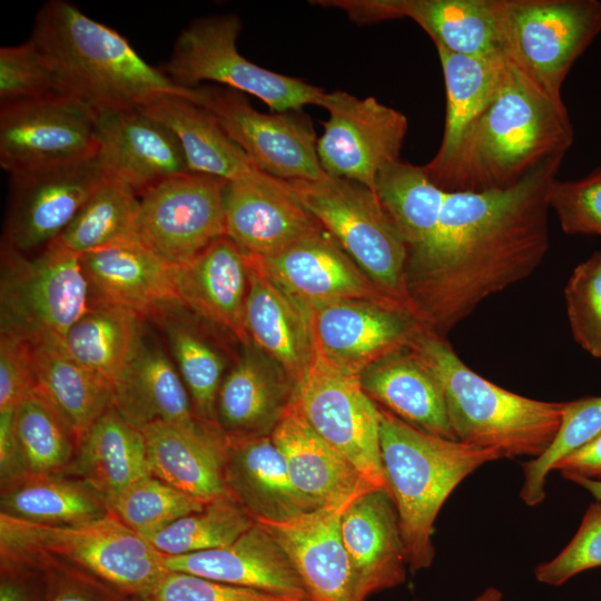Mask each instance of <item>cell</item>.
Listing matches in <instances>:
<instances>
[{"label":"cell","instance_id":"cell-1","mask_svg":"<svg viewBox=\"0 0 601 601\" xmlns=\"http://www.w3.org/2000/svg\"><path fill=\"white\" fill-rule=\"evenodd\" d=\"M563 156L504 190L447 193L431 239L410 252L407 307L445 337L483 300L529 277L550 247L548 189Z\"/></svg>","mask_w":601,"mask_h":601},{"label":"cell","instance_id":"cell-2","mask_svg":"<svg viewBox=\"0 0 601 601\" xmlns=\"http://www.w3.org/2000/svg\"><path fill=\"white\" fill-rule=\"evenodd\" d=\"M572 142L563 101L549 97L508 60L495 98L444 158L423 167L446 193L504 190L548 158L564 156Z\"/></svg>","mask_w":601,"mask_h":601},{"label":"cell","instance_id":"cell-3","mask_svg":"<svg viewBox=\"0 0 601 601\" xmlns=\"http://www.w3.org/2000/svg\"><path fill=\"white\" fill-rule=\"evenodd\" d=\"M30 38L52 65L65 96L96 115L137 108L165 93L196 101L195 88L176 85L117 30L91 19L68 0L46 2L36 16Z\"/></svg>","mask_w":601,"mask_h":601},{"label":"cell","instance_id":"cell-4","mask_svg":"<svg viewBox=\"0 0 601 601\" xmlns=\"http://www.w3.org/2000/svg\"><path fill=\"white\" fill-rule=\"evenodd\" d=\"M408 348L442 386L455 439L502 457H538L561 424L565 402L519 395L471 370L445 337L420 329Z\"/></svg>","mask_w":601,"mask_h":601},{"label":"cell","instance_id":"cell-5","mask_svg":"<svg viewBox=\"0 0 601 601\" xmlns=\"http://www.w3.org/2000/svg\"><path fill=\"white\" fill-rule=\"evenodd\" d=\"M377 408L382 466L398 514L407 566L427 569L435 555L432 535L442 505L476 469L503 457L496 450L425 433Z\"/></svg>","mask_w":601,"mask_h":601},{"label":"cell","instance_id":"cell-6","mask_svg":"<svg viewBox=\"0 0 601 601\" xmlns=\"http://www.w3.org/2000/svg\"><path fill=\"white\" fill-rule=\"evenodd\" d=\"M0 555L42 556L78 568L127 600L148 593L168 571L164 554L112 512L73 525H43L0 514Z\"/></svg>","mask_w":601,"mask_h":601},{"label":"cell","instance_id":"cell-7","mask_svg":"<svg viewBox=\"0 0 601 601\" xmlns=\"http://www.w3.org/2000/svg\"><path fill=\"white\" fill-rule=\"evenodd\" d=\"M89 307V284L79 254L56 239L35 257L3 244L0 334L61 344Z\"/></svg>","mask_w":601,"mask_h":601},{"label":"cell","instance_id":"cell-8","mask_svg":"<svg viewBox=\"0 0 601 601\" xmlns=\"http://www.w3.org/2000/svg\"><path fill=\"white\" fill-rule=\"evenodd\" d=\"M242 22L236 14L198 18L184 28L161 70L179 87L206 82L250 93L276 112L317 105L324 90L302 79L253 63L237 48Z\"/></svg>","mask_w":601,"mask_h":601},{"label":"cell","instance_id":"cell-9","mask_svg":"<svg viewBox=\"0 0 601 601\" xmlns=\"http://www.w3.org/2000/svg\"><path fill=\"white\" fill-rule=\"evenodd\" d=\"M286 184L295 199L322 224L355 264L380 288L407 307L405 274L408 247L376 195L361 184L329 176L312 181L286 180Z\"/></svg>","mask_w":601,"mask_h":601},{"label":"cell","instance_id":"cell-10","mask_svg":"<svg viewBox=\"0 0 601 601\" xmlns=\"http://www.w3.org/2000/svg\"><path fill=\"white\" fill-rule=\"evenodd\" d=\"M600 31L598 0H500L504 57L556 101H563L565 77Z\"/></svg>","mask_w":601,"mask_h":601},{"label":"cell","instance_id":"cell-11","mask_svg":"<svg viewBox=\"0 0 601 601\" xmlns=\"http://www.w3.org/2000/svg\"><path fill=\"white\" fill-rule=\"evenodd\" d=\"M196 93L195 104L214 116L264 174L282 180L327 177L318 160L312 121L299 111L263 114L243 92L217 85L196 87Z\"/></svg>","mask_w":601,"mask_h":601},{"label":"cell","instance_id":"cell-12","mask_svg":"<svg viewBox=\"0 0 601 601\" xmlns=\"http://www.w3.org/2000/svg\"><path fill=\"white\" fill-rule=\"evenodd\" d=\"M294 403L309 425L343 454L376 489H387L381 459L377 405L364 392L358 375L314 361L296 385Z\"/></svg>","mask_w":601,"mask_h":601},{"label":"cell","instance_id":"cell-13","mask_svg":"<svg viewBox=\"0 0 601 601\" xmlns=\"http://www.w3.org/2000/svg\"><path fill=\"white\" fill-rule=\"evenodd\" d=\"M317 106L328 111L317 138L321 167L329 177L361 184L375 194L378 173L400 160L407 118L374 97L361 99L341 90L324 91Z\"/></svg>","mask_w":601,"mask_h":601},{"label":"cell","instance_id":"cell-14","mask_svg":"<svg viewBox=\"0 0 601 601\" xmlns=\"http://www.w3.org/2000/svg\"><path fill=\"white\" fill-rule=\"evenodd\" d=\"M223 178L187 173L167 179L140 198L141 240L170 265L181 267L226 235Z\"/></svg>","mask_w":601,"mask_h":601},{"label":"cell","instance_id":"cell-15","mask_svg":"<svg viewBox=\"0 0 601 601\" xmlns=\"http://www.w3.org/2000/svg\"><path fill=\"white\" fill-rule=\"evenodd\" d=\"M96 114L57 96L0 109V166L12 175L51 169L96 155Z\"/></svg>","mask_w":601,"mask_h":601},{"label":"cell","instance_id":"cell-16","mask_svg":"<svg viewBox=\"0 0 601 601\" xmlns=\"http://www.w3.org/2000/svg\"><path fill=\"white\" fill-rule=\"evenodd\" d=\"M315 351L328 363L358 375L408 347L422 329L403 305L345 299L308 308Z\"/></svg>","mask_w":601,"mask_h":601},{"label":"cell","instance_id":"cell-17","mask_svg":"<svg viewBox=\"0 0 601 601\" xmlns=\"http://www.w3.org/2000/svg\"><path fill=\"white\" fill-rule=\"evenodd\" d=\"M344 11L358 24L408 18L435 48L464 56H504L500 37V0H317Z\"/></svg>","mask_w":601,"mask_h":601},{"label":"cell","instance_id":"cell-18","mask_svg":"<svg viewBox=\"0 0 601 601\" xmlns=\"http://www.w3.org/2000/svg\"><path fill=\"white\" fill-rule=\"evenodd\" d=\"M106 179L95 157L12 175L4 244L22 254L46 247L67 228Z\"/></svg>","mask_w":601,"mask_h":601},{"label":"cell","instance_id":"cell-19","mask_svg":"<svg viewBox=\"0 0 601 601\" xmlns=\"http://www.w3.org/2000/svg\"><path fill=\"white\" fill-rule=\"evenodd\" d=\"M95 130L99 168L139 197L167 179L191 173L174 132L138 107L96 115Z\"/></svg>","mask_w":601,"mask_h":601},{"label":"cell","instance_id":"cell-20","mask_svg":"<svg viewBox=\"0 0 601 601\" xmlns=\"http://www.w3.org/2000/svg\"><path fill=\"white\" fill-rule=\"evenodd\" d=\"M250 257L270 279L307 309L345 299L405 306L380 288L326 229L273 255Z\"/></svg>","mask_w":601,"mask_h":601},{"label":"cell","instance_id":"cell-21","mask_svg":"<svg viewBox=\"0 0 601 601\" xmlns=\"http://www.w3.org/2000/svg\"><path fill=\"white\" fill-rule=\"evenodd\" d=\"M226 235L247 255L266 257L325 228L289 191L266 174L227 181Z\"/></svg>","mask_w":601,"mask_h":601},{"label":"cell","instance_id":"cell-22","mask_svg":"<svg viewBox=\"0 0 601 601\" xmlns=\"http://www.w3.org/2000/svg\"><path fill=\"white\" fill-rule=\"evenodd\" d=\"M80 259L90 305L121 306L141 317L181 305L178 267L160 258L141 238L111 243L80 255Z\"/></svg>","mask_w":601,"mask_h":601},{"label":"cell","instance_id":"cell-23","mask_svg":"<svg viewBox=\"0 0 601 601\" xmlns=\"http://www.w3.org/2000/svg\"><path fill=\"white\" fill-rule=\"evenodd\" d=\"M349 503L317 508L285 522L257 523L286 553L312 601H358L341 532Z\"/></svg>","mask_w":601,"mask_h":601},{"label":"cell","instance_id":"cell-24","mask_svg":"<svg viewBox=\"0 0 601 601\" xmlns=\"http://www.w3.org/2000/svg\"><path fill=\"white\" fill-rule=\"evenodd\" d=\"M341 532L358 601L405 581L406 553L387 489L370 490L352 501L343 512Z\"/></svg>","mask_w":601,"mask_h":601},{"label":"cell","instance_id":"cell-25","mask_svg":"<svg viewBox=\"0 0 601 601\" xmlns=\"http://www.w3.org/2000/svg\"><path fill=\"white\" fill-rule=\"evenodd\" d=\"M295 383L252 342L226 372L217 403V425L227 437L270 436L289 407Z\"/></svg>","mask_w":601,"mask_h":601},{"label":"cell","instance_id":"cell-26","mask_svg":"<svg viewBox=\"0 0 601 601\" xmlns=\"http://www.w3.org/2000/svg\"><path fill=\"white\" fill-rule=\"evenodd\" d=\"M224 482L255 523L285 522L317 509L293 484L272 436H226Z\"/></svg>","mask_w":601,"mask_h":601},{"label":"cell","instance_id":"cell-27","mask_svg":"<svg viewBox=\"0 0 601 601\" xmlns=\"http://www.w3.org/2000/svg\"><path fill=\"white\" fill-rule=\"evenodd\" d=\"M164 561L168 570L286 599H309L286 553L257 523L226 546L185 555H164Z\"/></svg>","mask_w":601,"mask_h":601},{"label":"cell","instance_id":"cell-28","mask_svg":"<svg viewBox=\"0 0 601 601\" xmlns=\"http://www.w3.org/2000/svg\"><path fill=\"white\" fill-rule=\"evenodd\" d=\"M270 436L293 484L316 508L346 504L376 489L309 425L294 400Z\"/></svg>","mask_w":601,"mask_h":601},{"label":"cell","instance_id":"cell-29","mask_svg":"<svg viewBox=\"0 0 601 601\" xmlns=\"http://www.w3.org/2000/svg\"><path fill=\"white\" fill-rule=\"evenodd\" d=\"M248 285V256L227 235L178 267L181 305L230 332L243 345L250 342L245 327Z\"/></svg>","mask_w":601,"mask_h":601},{"label":"cell","instance_id":"cell-30","mask_svg":"<svg viewBox=\"0 0 601 601\" xmlns=\"http://www.w3.org/2000/svg\"><path fill=\"white\" fill-rule=\"evenodd\" d=\"M248 256L249 285L245 327L249 341L274 359L295 383L315 357L308 309L270 279Z\"/></svg>","mask_w":601,"mask_h":601},{"label":"cell","instance_id":"cell-31","mask_svg":"<svg viewBox=\"0 0 601 601\" xmlns=\"http://www.w3.org/2000/svg\"><path fill=\"white\" fill-rule=\"evenodd\" d=\"M141 432L151 474L203 502L228 494L224 482L226 436L219 428L157 422Z\"/></svg>","mask_w":601,"mask_h":601},{"label":"cell","instance_id":"cell-32","mask_svg":"<svg viewBox=\"0 0 601 601\" xmlns=\"http://www.w3.org/2000/svg\"><path fill=\"white\" fill-rule=\"evenodd\" d=\"M114 407L140 431L157 422L181 426L201 423L194 415L175 363L145 336L114 384Z\"/></svg>","mask_w":601,"mask_h":601},{"label":"cell","instance_id":"cell-33","mask_svg":"<svg viewBox=\"0 0 601 601\" xmlns=\"http://www.w3.org/2000/svg\"><path fill=\"white\" fill-rule=\"evenodd\" d=\"M359 380L376 405L425 433L456 440L441 384L408 347L372 365Z\"/></svg>","mask_w":601,"mask_h":601},{"label":"cell","instance_id":"cell-34","mask_svg":"<svg viewBox=\"0 0 601 601\" xmlns=\"http://www.w3.org/2000/svg\"><path fill=\"white\" fill-rule=\"evenodd\" d=\"M63 474L86 481L110 509L131 483L151 473L142 432L109 407L85 433Z\"/></svg>","mask_w":601,"mask_h":601},{"label":"cell","instance_id":"cell-35","mask_svg":"<svg viewBox=\"0 0 601 601\" xmlns=\"http://www.w3.org/2000/svg\"><path fill=\"white\" fill-rule=\"evenodd\" d=\"M138 108L174 132L191 173L216 176L226 181L264 174L227 136L214 116L190 99L165 93Z\"/></svg>","mask_w":601,"mask_h":601},{"label":"cell","instance_id":"cell-36","mask_svg":"<svg viewBox=\"0 0 601 601\" xmlns=\"http://www.w3.org/2000/svg\"><path fill=\"white\" fill-rule=\"evenodd\" d=\"M107 501L86 481L63 473H24L1 485L0 514L43 525H73L107 516Z\"/></svg>","mask_w":601,"mask_h":601},{"label":"cell","instance_id":"cell-37","mask_svg":"<svg viewBox=\"0 0 601 601\" xmlns=\"http://www.w3.org/2000/svg\"><path fill=\"white\" fill-rule=\"evenodd\" d=\"M36 388L75 432L79 442L114 405L112 385L73 359L60 343H30Z\"/></svg>","mask_w":601,"mask_h":601},{"label":"cell","instance_id":"cell-38","mask_svg":"<svg viewBox=\"0 0 601 601\" xmlns=\"http://www.w3.org/2000/svg\"><path fill=\"white\" fill-rule=\"evenodd\" d=\"M142 317L121 306L90 305L66 334L62 348L112 387L144 336Z\"/></svg>","mask_w":601,"mask_h":601},{"label":"cell","instance_id":"cell-39","mask_svg":"<svg viewBox=\"0 0 601 601\" xmlns=\"http://www.w3.org/2000/svg\"><path fill=\"white\" fill-rule=\"evenodd\" d=\"M446 191L436 186L423 166L396 160L377 175L375 195L408 247V254L435 233Z\"/></svg>","mask_w":601,"mask_h":601},{"label":"cell","instance_id":"cell-40","mask_svg":"<svg viewBox=\"0 0 601 601\" xmlns=\"http://www.w3.org/2000/svg\"><path fill=\"white\" fill-rule=\"evenodd\" d=\"M445 83L446 109L440 147L432 159L444 158L465 128L495 98L508 67L500 56L475 57L436 48Z\"/></svg>","mask_w":601,"mask_h":601},{"label":"cell","instance_id":"cell-41","mask_svg":"<svg viewBox=\"0 0 601 601\" xmlns=\"http://www.w3.org/2000/svg\"><path fill=\"white\" fill-rule=\"evenodd\" d=\"M176 307L164 311L157 317L188 392L195 417L203 424L218 428L216 403L226 374V359L194 325L175 313Z\"/></svg>","mask_w":601,"mask_h":601},{"label":"cell","instance_id":"cell-42","mask_svg":"<svg viewBox=\"0 0 601 601\" xmlns=\"http://www.w3.org/2000/svg\"><path fill=\"white\" fill-rule=\"evenodd\" d=\"M12 426L26 473H62L77 454L79 439L36 387L16 406Z\"/></svg>","mask_w":601,"mask_h":601},{"label":"cell","instance_id":"cell-43","mask_svg":"<svg viewBox=\"0 0 601 601\" xmlns=\"http://www.w3.org/2000/svg\"><path fill=\"white\" fill-rule=\"evenodd\" d=\"M139 216V196L107 178L56 240L82 255L111 243L140 238Z\"/></svg>","mask_w":601,"mask_h":601},{"label":"cell","instance_id":"cell-44","mask_svg":"<svg viewBox=\"0 0 601 601\" xmlns=\"http://www.w3.org/2000/svg\"><path fill=\"white\" fill-rule=\"evenodd\" d=\"M254 524L253 518L225 494L145 539L164 555H185L226 546Z\"/></svg>","mask_w":601,"mask_h":601},{"label":"cell","instance_id":"cell-45","mask_svg":"<svg viewBox=\"0 0 601 601\" xmlns=\"http://www.w3.org/2000/svg\"><path fill=\"white\" fill-rule=\"evenodd\" d=\"M600 433L601 396L565 402L561 424L548 449L522 465L521 500L528 506L540 504L545 497L546 476L554 465Z\"/></svg>","mask_w":601,"mask_h":601},{"label":"cell","instance_id":"cell-46","mask_svg":"<svg viewBox=\"0 0 601 601\" xmlns=\"http://www.w3.org/2000/svg\"><path fill=\"white\" fill-rule=\"evenodd\" d=\"M205 503L149 473L122 491L111 512L146 538L179 518L201 510Z\"/></svg>","mask_w":601,"mask_h":601},{"label":"cell","instance_id":"cell-47","mask_svg":"<svg viewBox=\"0 0 601 601\" xmlns=\"http://www.w3.org/2000/svg\"><path fill=\"white\" fill-rule=\"evenodd\" d=\"M65 96L49 59L29 38L0 48V109Z\"/></svg>","mask_w":601,"mask_h":601},{"label":"cell","instance_id":"cell-48","mask_svg":"<svg viewBox=\"0 0 601 601\" xmlns=\"http://www.w3.org/2000/svg\"><path fill=\"white\" fill-rule=\"evenodd\" d=\"M568 321L575 342L601 358V252L573 269L564 288Z\"/></svg>","mask_w":601,"mask_h":601},{"label":"cell","instance_id":"cell-49","mask_svg":"<svg viewBox=\"0 0 601 601\" xmlns=\"http://www.w3.org/2000/svg\"><path fill=\"white\" fill-rule=\"evenodd\" d=\"M548 204L565 234L601 237V166L578 180L554 178Z\"/></svg>","mask_w":601,"mask_h":601},{"label":"cell","instance_id":"cell-50","mask_svg":"<svg viewBox=\"0 0 601 601\" xmlns=\"http://www.w3.org/2000/svg\"><path fill=\"white\" fill-rule=\"evenodd\" d=\"M601 565V501L588 508L582 522L566 546L552 560L541 563L535 579L558 587L585 570Z\"/></svg>","mask_w":601,"mask_h":601},{"label":"cell","instance_id":"cell-51","mask_svg":"<svg viewBox=\"0 0 601 601\" xmlns=\"http://www.w3.org/2000/svg\"><path fill=\"white\" fill-rule=\"evenodd\" d=\"M128 601H293L269 592L168 570L145 595Z\"/></svg>","mask_w":601,"mask_h":601},{"label":"cell","instance_id":"cell-52","mask_svg":"<svg viewBox=\"0 0 601 601\" xmlns=\"http://www.w3.org/2000/svg\"><path fill=\"white\" fill-rule=\"evenodd\" d=\"M41 569L46 579L45 601H128L115 589L70 564L42 556L0 555Z\"/></svg>","mask_w":601,"mask_h":601},{"label":"cell","instance_id":"cell-53","mask_svg":"<svg viewBox=\"0 0 601 601\" xmlns=\"http://www.w3.org/2000/svg\"><path fill=\"white\" fill-rule=\"evenodd\" d=\"M36 386L31 345L21 338L0 335V412L14 411Z\"/></svg>","mask_w":601,"mask_h":601},{"label":"cell","instance_id":"cell-54","mask_svg":"<svg viewBox=\"0 0 601 601\" xmlns=\"http://www.w3.org/2000/svg\"><path fill=\"white\" fill-rule=\"evenodd\" d=\"M45 574L36 565L0 558V601H45Z\"/></svg>","mask_w":601,"mask_h":601},{"label":"cell","instance_id":"cell-55","mask_svg":"<svg viewBox=\"0 0 601 601\" xmlns=\"http://www.w3.org/2000/svg\"><path fill=\"white\" fill-rule=\"evenodd\" d=\"M553 471L569 481L578 477L601 481V433L562 457Z\"/></svg>","mask_w":601,"mask_h":601},{"label":"cell","instance_id":"cell-56","mask_svg":"<svg viewBox=\"0 0 601 601\" xmlns=\"http://www.w3.org/2000/svg\"><path fill=\"white\" fill-rule=\"evenodd\" d=\"M13 411L0 412V482L1 485L26 473L20 460L13 426Z\"/></svg>","mask_w":601,"mask_h":601},{"label":"cell","instance_id":"cell-57","mask_svg":"<svg viewBox=\"0 0 601 601\" xmlns=\"http://www.w3.org/2000/svg\"><path fill=\"white\" fill-rule=\"evenodd\" d=\"M571 481L591 493L597 501H601V481L582 477L572 479Z\"/></svg>","mask_w":601,"mask_h":601},{"label":"cell","instance_id":"cell-58","mask_svg":"<svg viewBox=\"0 0 601 601\" xmlns=\"http://www.w3.org/2000/svg\"><path fill=\"white\" fill-rule=\"evenodd\" d=\"M502 593L496 588L490 587L485 589L473 601H502Z\"/></svg>","mask_w":601,"mask_h":601},{"label":"cell","instance_id":"cell-59","mask_svg":"<svg viewBox=\"0 0 601 601\" xmlns=\"http://www.w3.org/2000/svg\"><path fill=\"white\" fill-rule=\"evenodd\" d=\"M293 601H312V600L306 599V600H293Z\"/></svg>","mask_w":601,"mask_h":601}]
</instances>
